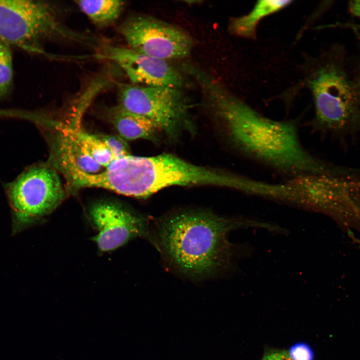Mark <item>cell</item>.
Masks as SVG:
<instances>
[{"mask_svg": "<svg viewBox=\"0 0 360 360\" xmlns=\"http://www.w3.org/2000/svg\"><path fill=\"white\" fill-rule=\"evenodd\" d=\"M244 224L208 210H184L157 220L148 238L176 271L204 279L228 267L231 252L227 234Z\"/></svg>", "mask_w": 360, "mask_h": 360, "instance_id": "2", "label": "cell"}, {"mask_svg": "<svg viewBox=\"0 0 360 360\" xmlns=\"http://www.w3.org/2000/svg\"><path fill=\"white\" fill-rule=\"evenodd\" d=\"M72 126L74 135L82 150L104 169L118 159L98 136L85 132L76 126Z\"/></svg>", "mask_w": 360, "mask_h": 360, "instance_id": "15", "label": "cell"}, {"mask_svg": "<svg viewBox=\"0 0 360 360\" xmlns=\"http://www.w3.org/2000/svg\"><path fill=\"white\" fill-rule=\"evenodd\" d=\"M74 2L92 22L100 28L115 22L124 6L120 0H80Z\"/></svg>", "mask_w": 360, "mask_h": 360, "instance_id": "14", "label": "cell"}, {"mask_svg": "<svg viewBox=\"0 0 360 360\" xmlns=\"http://www.w3.org/2000/svg\"><path fill=\"white\" fill-rule=\"evenodd\" d=\"M118 30L129 48L166 61L188 57L194 46L184 30L151 16H130Z\"/></svg>", "mask_w": 360, "mask_h": 360, "instance_id": "8", "label": "cell"}, {"mask_svg": "<svg viewBox=\"0 0 360 360\" xmlns=\"http://www.w3.org/2000/svg\"><path fill=\"white\" fill-rule=\"evenodd\" d=\"M352 12L360 16V0L355 1L352 5Z\"/></svg>", "mask_w": 360, "mask_h": 360, "instance_id": "20", "label": "cell"}, {"mask_svg": "<svg viewBox=\"0 0 360 360\" xmlns=\"http://www.w3.org/2000/svg\"><path fill=\"white\" fill-rule=\"evenodd\" d=\"M101 52L98 56L115 62L132 84L178 88L184 86L183 76L168 61L108 44L102 46Z\"/></svg>", "mask_w": 360, "mask_h": 360, "instance_id": "9", "label": "cell"}, {"mask_svg": "<svg viewBox=\"0 0 360 360\" xmlns=\"http://www.w3.org/2000/svg\"><path fill=\"white\" fill-rule=\"evenodd\" d=\"M64 24L56 4L45 0H0V40L28 52L48 54L42 44L54 41L94 46L96 39Z\"/></svg>", "mask_w": 360, "mask_h": 360, "instance_id": "4", "label": "cell"}, {"mask_svg": "<svg viewBox=\"0 0 360 360\" xmlns=\"http://www.w3.org/2000/svg\"><path fill=\"white\" fill-rule=\"evenodd\" d=\"M234 174L190 162L170 154H130L116 160L96 178L98 186L120 194L144 198L172 186L231 188Z\"/></svg>", "mask_w": 360, "mask_h": 360, "instance_id": "3", "label": "cell"}, {"mask_svg": "<svg viewBox=\"0 0 360 360\" xmlns=\"http://www.w3.org/2000/svg\"><path fill=\"white\" fill-rule=\"evenodd\" d=\"M117 98L118 107L148 118L170 138L192 129L190 106L180 88L118 82Z\"/></svg>", "mask_w": 360, "mask_h": 360, "instance_id": "5", "label": "cell"}, {"mask_svg": "<svg viewBox=\"0 0 360 360\" xmlns=\"http://www.w3.org/2000/svg\"><path fill=\"white\" fill-rule=\"evenodd\" d=\"M190 76L200 88L204 104L241 154L290 178L330 172V165L304 148L294 122L260 114L199 67L193 68Z\"/></svg>", "mask_w": 360, "mask_h": 360, "instance_id": "1", "label": "cell"}, {"mask_svg": "<svg viewBox=\"0 0 360 360\" xmlns=\"http://www.w3.org/2000/svg\"><path fill=\"white\" fill-rule=\"evenodd\" d=\"M291 2L290 0H259L248 14L230 21V30L238 36L252 38L254 36L256 25L261 19L284 8Z\"/></svg>", "mask_w": 360, "mask_h": 360, "instance_id": "13", "label": "cell"}, {"mask_svg": "<svg viewBox=\"0 0 360 360\" xmlns=\"http://www.w3.org/2000/svg\"><path fill=\"white\" fill-rule=\"evenodd\" d=\"M56 124L58 132L51 140V160L56 168L66 178L77 172L94 174L100 172L102 167L81 148L72 126Z\"/></svg>", "mask_w": 360, "mask_h": 360, "instance_id": "11", "label": "cell"}, {"mask_svg": "<svg viewBox=\"0 0 360 360\" xmlns=\"http://www.w3.org/2000/svg\"><path fill=\"white\" fill-rule=\"evenodd\" d=\"M117 158L130 154V148L126 140L120 136H98Z\"/></svg>", "mask_w": 360, "mask_h": 360, "instance_id": "17", "label": "cell"}, {"mask_svg": "<svg viewBox=\"0 0 360 360\" xmlns=\"http://www.w3.org/2000/svg\"><path fill=\"white\" fill-rule=\"evenodd\" d=\"M7 193L13 234L51 212L66 196L56 170L44 164L26 169L8 186Z\"/></svg>", "mask_w": 360, "mask_h": 360, "instance_id": "6", "label": "cell"}, {"mask_svg": "<svg viewBox=\"0 0 360 360\" xmlns=\"http://www.w3.org/2000/svg\"><path fill=\"white\" fill-rule=\"evenodd\" d=\"M314 98L316 129L335 133L360 126V116L350 84L340 70L325 68L310 82Z\"/></svg>", "mask_w": 360, "mask_h": 360, "instance_id": "7", "label": "cell"}, {"mask_svg": "<svg viewBox=\"0 0 360 360\" xmlns=\"http://www.w3.org/2000/svg\"><path fill=\"white\" fill-rule=\"evenodd\" d=\"M358 243L359 244L360 246V240H358Z\"/></svg>", "mask_w": 360, "mask_h": 360, "instance_id": "21", "label": "cell"}, {"mask_svg": "<svg viewBox=\"0 0 360 360\" xmlns=\"http://www.w3.org/2000/svg\"><path fill=\"white\" fill-rule=\"evenodd\" d=\"M112 123L124 140L146 139L156 140L160 130L151 120L144 116L124 111L116 106L110 108Z\"/></svg>", "mask_w": 360, "mask_h": 360, "instance_id": "12", "label": "cell"}, {"mask_svg": "<svg viewBox=\"0 0 360 360\" xmlns=\"http://www.w3.org/2000/svg\"><path fill=\"white\" fill-rule=\"evenodd\" d=\"M292 360H313L314 354L310 346L304 342L292 345L288 352Z\"/></svg>", "mask_w": 360, "mask_h": 360, "instance_id": "18", "label": "cell"}, {"mask_svg": "<svg viewBox=\"0 0 360 360\" xmlns=\"http://www.w3.org/2000/svg\"><path fill=\"white\" fill-rule=\"evenodd\" d=\"M98 234L94 240L102 251L121 246L137 236H148V220L144 216L112 203L95 205L90 212Z\"/></svg>", "mask_w": 360, "mask_h": 360, "instance_id": "10", "label": "cell"}, {"mask_svg": "<svg viewBox=\"0 0 360 360\" xmlns=\"http://www.w3.org/2000/svg\"><path fill=\"white\" fill-rule=\"evenodd\" d=\"M262 360H292L285 351H276L268 354Z\"/></svg>", "mask_w": 360, "mask_h": 360, "instance_id": "19", "label": "cell"}, {"mask_svg": "<svg viewBox=\"0 0 360 360\" xmlns=\"http://www.w3.org/2000/svg\"><path fill=\"white\" fill-rule=\"evenodd\" d=\"M12 80V57L10 45L0 40V98L8 94Z\"/></svg>", "mask_w": 360, "mask_h": 360, "instance_id": "16", "label": "cell"}]
</instances>
